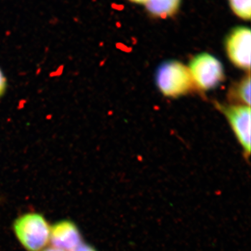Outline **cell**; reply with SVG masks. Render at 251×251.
Returning <instances> with one entry per match:
<instances>
[{
	"instance_id": "obj_1",
	"label": "cell",
	"mask_w": 251,
	"mask_h": 251,
	"mask_svg": "<svg viewBox=\"0 0 251 251\" xmlns=\"http://www.w3.org/2000/svg\"><path fill=\"white\" fill-rule=\"evenodd\" d=\"M156 83L166 97L177 98L192 90L193 81L189 69L178 61H167L157 69Z\"/></svg>"
},
{
	"instance_id": "obj_2",
	"label": "cell",
	"mask_w": 251,
	"mask_h": 251,
	"mask_svg": "<svg viewBox=\"0 0 251 251\" xmlns=\"http://www.w3.org/2000/svg\"><path fill=\"white\" fill-rule=\"evenodd\" d=\"M14 228L18 240L29 251H41L50 240V228L39 214L31 213L18 218Z\"/></svg>"
},
{
	"instance_id": "obj_3",
	"label": "cell",
	"mask_w": 251,
	"mask_h": 251,
	"mask_svg": "<svg viewBox=\"0 0 251 251\" xmlns=\"http://www.w3.org/2000/svg\"><path fill=\"white\" fill-rule=\"evenodd\" d=\"M190 73L193 83L202 90L216 88L224 81V68L222 63L209 53H201L190 62Z\"/></svg>"
},
{
	"instance_id": "obj_4",
	"label": "cell",
	"mask_w": 251,
	"mask_h": 251,
	"mask_svg": "<svg viewBox=\"0 0 251 251\" xmlns=\"http://www.w3.org/2000/svg\"><path fill=\"white\" fill-rule=\"evenodd\" d=\"M251 32L249 27L234 28L226 38V49L229 60L235 67L248 70L251 69Z\"/></svg>"
},
{
	"instance_id": "obj_5",
	"label": "cell",
	"mask_w": 251,
	"mask_h": 251,
	"mask_svg": "<svg viewBox=\"0 0 251 251\" xmlns=\"http://www.w3.org/2000/svg\"><path fill=\"white\" fill-rule=\"evenodd\" d=\"M234 134L248 156L251 153V107L243 105H220Z\"/></svg>"
},
{
	"instance_id": "obj_6",
	"label": "cell",
	"mask_w": 251,
	"mask_h": 251,
	"mask_svg": "<svg viewBox=\"0 0 251 251\" xmlns=\"http://www.w3.org/2000/svg\"><path fill=\"white\" fill-rule=\"evenodd\" d=\"M50 239L56 249L64 251H72L82 244L78 229L74 223L62 221L50 228Z\"/></svg>"
},
{
	"instance_id": "obj_7",
	"label": "cell",
	"mask_w": 251,
	"mask_h": 251,
	"mask_svg": "<svg viewBox=\"0 0 251 251\" xmlns=\"http://www.w3.org/2000/svg\"><path fill=\"white\" fill-rule=\"evenodd\" d=\"M181 0H147L145 8L153 17L166 19L179 11Z\"/></svg>"
},
{
	"instance_id": "obj_8",
	"label": "cell",
	"mask_w": 251,
	"mask_h": 251,
	"mask_svg": "<svg viewBox=\"0 0 251 251\" xmlns=\"http://www.w3.org/2000/svg\"><path fill=\"white\" fill-rule=\"evenodd\" d=\"M232 97L240 102L241 105L251 107L250 72L234 87L232 90Z\"/></svg>"
},
{
	"instance_id": "obj_9",
	"label": "cell",
	"mask_w": 251,
	"mask_h": 251,
	"mask_svg": "<svg viewBox=\"0 0 251 251\" xmlns=\"http://www.w3.org/2000/svg\"><path fill=\"white\" fill-rule=\"evenodd\" d=\"M230 9L234 14L244 20L249 21L251 16V0H228Z\"/></svg>"
},
{
	"instance_id": "obj_10",
	"label": "cell",
	"mask_w": 251,
	"mask_h": 251,
	"mask_svg": "<svg viewBox=\"0 0 251 251\" xmlns=\"http://www.w3.org/2000/svg\"><path fill=\"white\" fill-rule=\"evenodd\" d=\"M6 82L4 74L0 70V97L4 93L6 90Z\"/></svg>"
},
{
	"instance_id": "obj_11",
	"label": "cell",
	"mask_w": 251,
	"mask_h": 251,
	"mask_svg": "<svg viewBox=\"0 0 251 251\" xmlns=\"http://www.w3.org/2000/svg\"><path fill=\"white\" fill-rule=\"evenodd\" d=\"M96 251L93 248L90 246L87 245L85 244H80L78 247L75 248L74 251Z\"/></svg>"
},
{
	"instance_id": "obj_12",
	"label": "cell",
	"mask_w": 251,
	"mask_h": 251,
	"mask_svg": "<svg viewBox=\"0 0 251 251\" xmlns=\"http://www.w3.org/2000/svg\"><path fill=\"white\" fill-rule=\"evenodd\" d=\"M130 2L134 3V4H144L146 2L147 0H128Z\"/></svg>"
},
{
	"instance_id": "obj_13",
	"label": "cell",
	"mask_w": 251,
	"mask_h": 251,
	"mask_svg": "<svg viewBox=\"0 0 251 251\" xmlns=\"http://www.w3.org/2000/svg\"><path fill=\"white\" fill-rule=\"evenodd\" d=\"M44 251H64L62 250H60V249H56V248H49V249H46Z\"/></svg>"
}]
</instances>
